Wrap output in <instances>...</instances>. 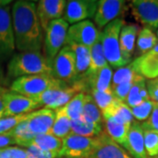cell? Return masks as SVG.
I'll use <instances>...</instances> for the list:
<instances>
[{"label":"cell","mask_w":158,"mask_h":158,"mask_svg":"<svg viewBox=\"0 0 158 158\" xmlns=\"http://www.w3.org/2000/svg\"><path fill=\"white\" fill-rule=\"evenodd\" d=\"M11 12L16 48L21 53L40 52L44 38L36 4L19 0L13 4Z\"/></svg>","instance_id":"1"},{"label":"cell","mask_w":158,"mask_h":158,"mask_svg":"<svg viewBox=\"0 0 158 158\" xmlns=\"http://www.w3.org/2000/svg\"><path fill=\"white\" fill-rule=\"evenodd\" d=\"M7 75L15 79L35 75H53L52 62L40 52L16 54L7 64Z\"/></svg>","instance_id":"2"},{"label":"cell","mask_w":158,"mask_h":158,"mask_svg":"<svg viewBox=\"0 0 158 158\" xmlns=\"http://www.w3.org/2000/svg\"><path fill=\"white\" fill-rule=\"evenodd\" d=\"M124 25V19L118 18L100 31L99 37L104 55L112 68H120L131 62L123 56L119 46V33Z\"/></svg>","instance_id":"3"},{"label":"cell","mask_w":158,"mask_h":158,"mask_svg":"<svg viewBox=\"0 0 158 158\" xmlns=\"http://www.w3.org/2000/svg\"><path fill=\"white\" fill-rule=\"evenodd\" d=\"M65 84L53 75H35L16 78L11 85V91L30 98H35L52 87Z\"/></svg>","instance_id":"4"},{"label":"cell","mask_w":158,"mask_h":158,"mask_svg":"<svg viewBox=\"0 0 158 158\" xmlns=\"http://www.w3.org/2000/svg\"><path fill=\"white\" fill-rule=\"evenodd\" d=\"M69 24L63 19H59L49 23L45 31L44 48L46 58L50 62L66 45Z\"/></svg>","instance_id":"5"},{"label":"cell","mask_w":158,"mask_h":158,"mask_svg":"<svg viewBox=\"0 0 158 158\" xmlns=\"http://www.w3.org/2000/svg\"><path fill=\"white\" fill-rule=\"evenodd\" d=\"M53 76L67 85L77 82L76 56L70 47L65 45L52 62Z\"/></svg>","instance_id":"6"},{"label":"cell","mask_w":158,"mask_h":158,"mask_svg":"<svg viewBox=\"0 0 158 158\" xmlns=\"http://www.w3.org/2000/svg\"><path fill=\"white\" fill-rule=\"evenodd\" d=\"M98 144L97 137H84L69 134L62 139L60 158H87Z\"/></svg>","instance_id":"7"},{"label":"cell","mask_w":158,"mask_h":158,"mask_svg":"<svg viewBox=\"0 0 158 158\" xmlns=\"http://www.w3.org/2000/svg\"><path fill=\"white\" fill-rule=\"evenodd\" d=\"M15 48L10 6L0 4V61L9 58Z\"/></svg>","instance_id":"8"},{"label":"cell","mask_w":158,"mask_h":158,"mask_svg":"<svg viewBox=\"0 0 158 158\" xmlns=\"http://www.w3.org/2000/svg\"><path fill=\"white\" fill-rule=\"evenodd\" d=\"M132 15L144 27L158 29V0H134L130 3Z\"/></svg>","instance_id":"9"},{"label":"cell","mask_w":158,"mask_h":158,"mask_svg":"<svg viewBox=\"0 0 158 158\" xmlns=\"http://www.w3.org/2000/svg\"><path fill=\"white\" fill-rule=\"evenodd\" d=\"M100 31L90 20H84L69 27L66 45L76 43L91 48L99 38Z\"/></svg>","instance_id":"10"},{"label":"cell","mask_w":158,"mask_h":158,"mask_svg":"<svg viewBox=\"0 0 158 158\" xmlns=\"http://www.w3.org/2000/svg\"><path fill=\"white\" fill-rule=\"evenodd\" d=\"M98 1L95 0H71L67 2L63 19L68 24H76L87 19L94 18Z\"/></svg>","instance_id":"11"},{"label":"cell","mask_w":158,"mask_h":158,"mask_svg":"<svg viewBox=\"0 0 158 158\" xmlns=\"http://www.w3.org/2000/svg\"><path fill=\"white\" fill-rule=\"evenodd\" d=\"M127 11L126 2L122 0H100L98 1L94 16L95 26L99 31L106 27L123 12Z\"/></svg>","instance_id":"12"},{"label":"cell","mask_w":158,"mask_h":158,"mask_svg":"<svg viewBox=\"0 0 158 158\" xmlns=\"http://www.w3.org/2000/svg\"><path fill=\"white\" fill-rule=\"evenodd\" d=\"M4 101L5 108L2 117L24 115L32 113L34 109L40 107L39 104L33 98L20 95L10 90L5 95Z\"/></svg>","instance_id":"13"},{"label":"cell","mask_w":158,"mask_h":158,"mask_svg":"<svg viewBox=\"0 0 158 158\" xmlns=\"http://www.w3.org/2000/svg\"><path fill=\"white\" fill-rule=\"evenodd\" d=\"M66 6L67 1L65 0H40L38 2L36 11L43 31H46L49 23L62 19Z\"/></svg>","instance_id":"14"},{"label":"cell","mask_w":158,"mask_h":158,"mask_svg":"<svg viewBox=\"0 0 158 158\" xmlns=\"http://www.w3.org/2000/svg\"><path fill=\"white\" fill-rule=\"evenodd\" d=\"M97 138L98 144L87 158H133L105 131H102Z\"/></svg>","instance_id":"15"},{"label":"cell","mask_w":158,"mask_h":158,"mask_svg":"<svg viewBox=\"0 0 158 158\" xmlns=\"http://www.w3.org/2000/svg\"><path fill=\"white\" fill-rule=\"evenodd\" d=\"M55 118V110L43 107L28 113L26 121L30 131L34 135L50 134Z\"/></svg>","instance_id":"16"},{"label":"cell","mask_w":158,"mask_h":158,"mask_svg":"<svg viewBox=\"0 0 158 158\" xmlns=\"http://www.w3.org/2000/svg\"><path fill=\"white\" fill-rule=\"evenodd\" d=\"M134 69L138 75L144 78L154 79L158 77V43L153 49L138 56L132 62Z\"/></svg>","instance_id":"17"},{"label":"cell","mask_w":158,"mask_h":158,"mask_svg":"<svg viewBox=\"0 0 158 158\" xmlns=\"http://www.w3.org/2000/svg\"><path fill=\"white\" fill-rule=\"evenodd\" d=\"M124 149L133 158H148L144 145V135L141 124L135 121L131 125Z\"/></svg>","instance_id":"18"},{"label":"cell","mask_w":158,"mask_h":158,"mask_svg":"<svg viewBox=\"0 0 158 158\" xmlns=\"http://www.w3.org/2000/svg\"><path fill=\"white\" fill-rule=\"evenodd\" d=\"M113 69L107 64L100 69L96 73L92 74L85 79L90 90H96L106 93H113L112 91V80H113Z\"/></svg>","instance_id":"19"},{"label":"cell","mask_w":158,"mask_h":158,"mask_svg":"<svg viewBox=\"0 0 158 158\" xmlns=\"http://www.w3.org/2000/svg\"><path fill=\"white\" fill-rule=\"evenodd\" d=\"M140 31V27L135 24L124 25L119 33L120 50L127 60L131 62V58L135 48L136 39Z\"/></svg>","instance_id":"20"},{"label":"cell","mask_w":158,"mask_h":158,"mask_svg":"<svg viewBox=\"0 0 158 158\" xmlns=\"http://www.w3.org/2000/svg\"><path fill=\"white\" fill-rule=\"evenodd\" d=\"M73 50L76 56V68L77 81H85L86 76L89 71L90 63V48L88 47L79 45L76 43L67 44Z\"/></svg>","instance_id":"21"},{"label":"cell","mask_w":158,"mask_h":158,"mask_svg":"<svg viewBox=\"0 0 158 158\" xmlns=\"http://www.w3.org/2000/svg\"><path fill=\"white\" fill-rule=\"evenodd\" d=\"M103 118H113L120 123L131 126L135 120L131 112V108L125 103L116 99L109 107L102 112Z\"/></svg>","instance_id":"22"},{"label":"cell","mask_w":158,"mask_h":158,"mask_svg":"<svg viewBox=\"0 0 158 158\" xmlns=\"http://www.w3.org/2000/svg\"><path fill=\"white\" fill-rule=\"evenodd\" d=\"M87 87H88V85H87L86 81L81 80V81H77L72 85H68V86L62 88L59 90L58 97L55 100V102L47 108H49L52 110H57L59 108L64 106L77 94L83 92V91H86Z\"/></svg>","instance_id":"23"},{"label":"cell","mask_w":158,"mask_h":158,"mask_svg":"<svg viewBox=\"0 0 158 158\" xmlns=\"http://www.w3.org/2000/svg\"><path fill=\"white\" fill-rule=\"evenodd\" d=\"M148 99H150V98L148 93L146 79L140 75H137L135 83L126 98L125 103L130 108H132L140 105L141 103L146 101Z\"/></svg>","instance_id":"24"},{"label":"cell","mask_w":158,"mask_h":158,"mask_svg":"<svg viewBox=\"0 0 158 158\" xmlns=\"http://www.w3.org/2000/svg\"><path fill=\"white\" fill-rule=\"evenodd\" d=\"M106 133L107 135L120 146H124L131 126L120 123L113 118H105Z\"/></svg>","instance_id":"25"},{"label":"cell","mask_w":158,"mask_h":158,"mask_svg":"<svg viewBox=\"0 0 158 158\" xmlns=\"http://www.w3.org/2000/svg\"><path fill=\"white\" fill-rule=\"evenodd\" d=\"M30 146H35L45 151L60 153L62 147V140L51 134L35 135L25 148H27Z\"/></svg>","instance_id":"26"},{"label":"cell","mask_w":158,"mask_h":158,"mask_svg":"<svg viewBox=\"0 0 158 158\" xmlns=\"http://www.w3.org/2000/svg\"><path fill=\"white\" fill-rule=\"evenodd\" d=\"M102 131V124L92 123L82 117L71 120V133L84 137H97Z\"/></svg>","instance_id":"27"},{"label":"cell","mask_w":158,"mask_h":158,"mask_svg":"<svg viewBox=\"0 0 158 158\" xmlns=\"http://www.w3.org/2000/svg\"><path fill=\"white\" fill-rule=\"evenodd\" d=\"M157 43L158 39L156 34L152 30L147 27H143L140 29L137 35L135 43L136 52L139 55V56H141L153 49L157 45Z\"/></svg>","instance_id":"28"},{"label":"cell","mask_w":158,"mask_h":158,"mask_svg":"<svg viewBox=\"0 0 158 158\" xmlns=\"http://www.w3.org/2000/svg\"><path fill=\"white\" fill-rule=\"evenodd\" d=\"M71 133V119L62 108L56 110V118L50 131L51 135L57 138L64 139Z\"/></svg>","instance_id":"29"},{"label":"cell","mask_w":158,"mask_h":158,"mask_svg":"<svg viewBox=\"0 0 158 158\" xmlns=\"http://www.w3.org/2000/svg\"><path fill=\"white\" fill-rule=\"evenodd\" d=\"M107 64L108 62L104 55V51L102 48L101 41H100V37H99L96 42L93 44V46L90 48V69L87 73L86 78L90 75L96 73L97 71H98L100 69L104 68Z\"/></svg>","instance_id":"30"},{"label":"cell","mask_w":158,"mask_h":158,"mask_svg":"<svg viewBox=\"0 0 158 158\" xmlns=\"http://www.w3.org/2000/svg\"><path fill=\"white\" fill-rule=\"evenodd\" d=\"M81 117L87 121L97 124H102V121L104 119L101 110L97 106L91 95L88 93H86L85 106Z\"/></svg>","instance_id":"31"},{"label":"cell","mask_w":158,"mask_h":158,"mask_svg":"<svg viewBox=\"0 0 158 158\" xmlns=\"http://www.w3.org/2000/svg\"><path fill=\"white\" fill-rule=\"evenodd\" d=\"M85 97H86L85 91L80 92L73 97L64 106L61 107L63 109V111L66 113L71 120L77 119L82 116L83 109L85 106Z\"/></svg>","instance_id":"32"},{"label":"cell","mask_w":158,"mask_h":158,"mask_svg":"<svg viewBox=\"0 0 158 158\" xmlns=\"http://www.w3.org/2000/svg\"><path fill=\"white\" fill-rule=\"evenodd\" d=\"M26 120L20 122L13 129H11L10 132H8L6 134V135H8L14 138V140L16 141V144H17L18 146L24 148L26 147L27 144L35 136L34 133H32L30 131Z\"/></svg>","instance_id":"33"},{"label":"cell","mask_w":158,"mask_h":158,"mask_svg":"<svg viewBox=\"0 0 158 158\" xmlns=\"http://www.w3.org/2000/svg\"><path fill=\"white\" fill-rule=\"evenodd\" d=\"M138 74L136 73L132 62L127 65L120 67L116 69V71L113 74V80H112V87L120 85L125 82H128L134 80Z\"/></svg>","instance_id":"34"},{"label":"cell","mask_w":158,"mask_h":158,"mask_svg":"<svg viewBox=\"0 0 158 158\" xmlns=\"http://www.w3.org/2000/svg\"><path fill=\"white\" fill-rule=\"evenodd\" d=\"M144 145L148 156H158V131L152 129H143Z\"/></svg>","instance_id":"35"},{"label":"cell","mask_w":158,"mask_h":158,"mask_svg":"<svg viewBox=\"0 0 158 158\" xmlns=\"http://www.w3.org/2000/svg\"><path fill=\"white\" fill-rule=\"evenodd\" d=\"M154 105H155V102H153L151 99H148L135 107L131 108V112L134 116V118L139 121L147 120L152 113Z\"/></svg>","instance_id":"36"},{"label":"cell","mask_w":158,"mask_h":158,"mask_svg":"<svg viewBox=\"0 0 158 158\" xmlns=\"http://www.w3.org/2000/svg\"><path fill=\"white\" fill-rule=\"evenodd\" d=\"M90 95L101 112L106 110L117 99L113 93H106L96 90H90Z\"/></svg>","instance_id":"37"},{"label":"cell","mask_w":158,"mask_h":158,"mask_svg":"<svg viewBox=\"0 0 158 158\" xmlns=\"http://www.w3.org/2000/svg\"><path fill=\"white\" fill-rule=\"evenodd\" d=\"M27 114L19 115V116H10V117H1L0 118V135H6L11 129H13L20 122L26 120Z\"/></svg>","instance_id":"38"},{"label":"cell","mask_w":158,"mask_h":158,"mask_svg":"<svg viewBox=\"0 0 158 158\" xmlns=\"http://www.w3.org/2000/svg\"><path fill=\"white\" fill-rule=\"evenodd\" d=\"M136 77H137V76H136ZM135 78L134 79V80L128 81V82L122 83V84L116 85V86H113V87H112V91H113V96L115 97L117 99L120 100V101H126V98H127V97L128 95V93H129L132 86H133L134 83H135Z\"/></svg>","instance_id":"39"},{"label":"cell","mask_w":158,"mask_h":158,"mask_svg":"<svg viewBox=\"0 0 158 158\" xmlns=\"http://www.w3.org/2000/svg\"><path fill=\"white\" fill-rule=\"evenodd\" d=\"M26 150L28 158H60V153L45 151L35 146H30Z\"/></svg>","instance_id":"40"},{"label":"cell","mask_w":158,"mask_h":158,"mask_svg":"<svg viewBox=\"0 0 158 158\" xmlns=\"http://www.w3.org/2000/svg\"><path fill=\"white\" fill-rule=\"evenodd\" d=\"M2 158H28L27 150L19 147H7L0 149Z\"/></svg>","instance_id":"41"},{"label":"cell","mask_w":158,"mask_h":158,"mask_svg":"<svg viewBox=\"0 0 158 158\" xmlns=\"http://www.w3.org/2000/svg\"><path fill=\"white\" fill-rule=\"evenodd\" d=\"M141 127L143 129H152L158 131V104L155 103L154 108L150 116L148 117L147 120H145Z\"/></svg>","instance_id":"42"},{"label":"cell","mask_w":158,"mask_h":158,"mask_svg":"<svg viewBox=\"0 0 158 158\" xmlns=\"http://www.w3.org/2000/svg\"><path fill=\"white\" fill-rule=\"evenodd\" d=\"M146 86L149 98L158 104V78L148 79L146 81Z\"/></svg>","instance_id":"43"},{"label":"cell","mask_w":158,"mask_h":158,"mask_svg":"<svg viewBox=\"0 0 158 158\" xmlns=\"http://www.w3.org/2000/svg\"><path fill=\"white\" fill-rule=\"evenodd\" d=\"M16 144V141L13 137L8 135H0V149L7 147H11V145Z\"/></svg>","instance_id":"44"},{"label":"cell","mask_w":158,"mask_h":158,"mask_svg":"<svg viewBox=\"0 0 158 158\" xmlns=\"http://www.w3.org/2000/svg\"><path fill=\"white\" fill-rule=\"evenodd\" d=\"M8 89L5 88L4 86L0 85V118L2 117V114L4 112V108H5V95L6 94V92L8 91Z\"/></svg>","instance_id":"45"},{"label":"cell","mask_w":158,"mask_h":158,"mask_svg":"<svg viewBox=\"0 0 158 158\" xmlns=\"http://www.w3.org/2000/svg\"><path fill=\"white\" fill-rule=\"evenodd\" d=\"M156 37H157V39H158V29H157V31H156Z\"/></svg>","instance_id":"46"},{"label":"cell","mask_w":158,"mask_h":158,"mask_svg":"<svg viewBox=\"0 0 158 158\" xmlns=\"http://www.w3.org/2000/svg\"><path fill=\"white\" fill-rule=\"evenodd\" d=\"M150 158H158V156H153V157H150Z\"/></svg>","instance_id":"47"},{"label":"cell","mask_w":158,"mask_h":158,"mask_svg":"<svg viewBox=\"0 0 158 158\" xmlns=\"http://www.w3.org/2000/svg\"><path fill=\"white\" fill-rule=\"evenodd\" d=\"M0 158H2V157H1V153H0Z\"/></svg>","instance_id":"48"},{"label":"cell","mask_w":158,"mask_h":158,"mask_svg":"<svg viewBox=\"0 0 158 158\" xmlns=\"http://www.w3.org/2000/svg\"><path fill=\"white\" fill-rule=\"evenodd\" d=\"M157 78H158V77H157Z\"/></svg>","instance_id":"49"},{"label":"cell","mask_w":158,"mask_h":158,"mask_svg":"<svg viewBox=\"0 0 158 158\" xmlns=\"http://www.w3.org/2000/svg\"></svg>","instance_id":"50"}]
</instances>
